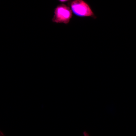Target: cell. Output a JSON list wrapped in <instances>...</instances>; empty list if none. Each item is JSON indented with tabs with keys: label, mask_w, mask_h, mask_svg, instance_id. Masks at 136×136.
Wrapping results in <instances>:
<instances>
[{
	"label": "cell",
	"mask_w": 136,
	"mask_h": 136,
	"mask_svg": "<svg viewBox=\"0 0 136 136\" xmlns=\"http://www.w3.org/2000/svg\"><path fill=\"white\" fill-rule=\"evenodd\" d=\"M60 2H61V3H64V2H65L67 1L68 0H60L59 1Z\"/></svg>",
	"instance_id": "obj_4"
},
{
	"label": "cell",
	"mask_w": 136,
	"mask_h": 136,
	"mask_svg": "<svg viewBox=\"0 0 136 136\" xmlns=\"http://www.w3.org/2000/svg\"><path fill=\"white\" fill-rule=\"evenodd\" d=\"M84 136H90L88 133L86 131H84L83 133Z\"/></svg>",
	"instance_id": "obj_3"
},
{
	"label": "cell",
	"mask_w": 136,
	"mask_h": 136,
	"mask_svg": "<svg viewBox=\"0 0 136 136\" xmlns=\"http://www.w3.org/2000/svg\"><path fill=\"white\" fill-rule=\"evenodd\" d=\"M69 5L73 13L80 17H90L95 19L96 16L91 7L86 2L82 0L72 1L69 3Z\"/></svg>",
	"instance_id": "obj_1"
},
{
	"label": "cell",
	"mask_w": 136,
	"mask_h": 136,
	"mask_svg": "<svg viewBox=\"0 0 136 136\" xmlns=\"http://www.w3.org/2000/svg\"><path fill=\"white\" fill-rule=\"evenodd\" d=\"M0 136H4L2 133L1 132Z\"/></svg>",
	"instance_id": "obj_5"
},
{
	"label": "cell",
	"mask_w": 136,
	"mask_h": 136,
	"mask_svg": "<svg viewBox=\"0 0 136 136\" xmlns=\"http://www.w3.org/2000/svg\"><path fill=\"white\" fill-rule=\"evenodd\" d=\"M54 13L52 20L56 23L67 24L72 16L71 8L64 4L58 5L54 9Z\"/></svg>",
	"instance_id": "obj_2"
}]
</instances>
